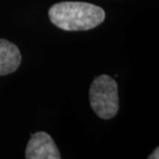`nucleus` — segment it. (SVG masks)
<instances>
[{
	"label": "nucleus",
	"mask_w": 159,
	"mask_h": 159,
	"mask_svg": "<svg viewBox=\"0 0 159 159\" xmlns=\"http://www.w3.org/2000/svg\"><path fill=\"white\" fill-rule=\"evenodd\" d=\"M51 23L64 31H86L94 29L106 19L100 6L83 1H63L49 9Z\"/></svg>",
	"instance_id": "obj_1"
},
{
	"label": "nucleus",
	"mask_w": 159,
	"mask_h": 159,
	"mask_svg": "<svg viewBox=\"0 0 159 159\" xmlns=\"http://www.w3.org/2000/svg\"><path fill=\"white\" fill-rule=\"evenodd\" d=\"M89 100L94 113L103 120L113 119L119 112L118 85L112 77H96L89 89Z\"/></svg>",
	"instance_id": "obj_2"
},
{
	"label": "nucleus",
	"mask_w": 159,
	"mask_h": 159,
	"mask_svg": "<svg viewBox=\"0 0 159 159\" xmlns=\"http://www.w3.org/2000/svg\"><path fill=\"white\" fill-rule=\"evenodd\" d=\"M25 157L27 159H60L61 155L49 133L37 131L30 136Z\"/></svg>",
	"instance_id": "obj_3"
},
{
	"label": "nucleus",
	"mask_w": 159,
	"mask_h": 159,
	"mask_svg": "<svg viewBox=\"0 0 159 159\" xmlns=\"http://www.w3.org/2000/svg\"><path fill=\"white\" fill-rule=\"evenodd\" d=\"M21 61L22 55L19 48L7 39H0V75L15 72Z\"/></svg>",
	"instance_id": "obj_4"
},
{
	"label": "nucleus",
	"mask_w": 159,
	"mask_h": 159,
	"mask_svg": "<svg viewBox=\"0 0 159 159\" xmlns=\"http://www.w3.org/2000/svg\"><path fill=\"white\" fill-rule=\"evenodd\" d=\"M158 152H159V148L157 147L156 149H155V151H154L153 153H152L148 158H149V159H154V158H155V159H158V158H159V156H158Z\"/></svg>",
	"instance_id": "obj_5"
}]
</instances>
